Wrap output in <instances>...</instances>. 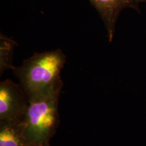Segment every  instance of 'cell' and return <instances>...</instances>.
Wrapping results in <instances>:
<instances>
[{"label":"cell","mask_w":146,"mask_h":146,"mask_svg":"<svg viewBox=\"0 0 146 146\" xmlns=\"http://www.w3.org/2000/svg\"><path fill=\"white\" fill-rule=\"evenodd\" d=\"M66 62L62 50L35 53L22 65L14 67L13 72L27 95L40 91L60 80Z\"/></svg>","instance_id":"2"},{"label":"cell","mask_w":146,"mask_h":146,"mask_svg":"<svg viewBox=\"0 0 146 146\" xmlns=\"http://www.w3.org/2000/svg\"><path fill=\"white\" fill-rule=\"evenodd\" d=\"M44 146H50V143H47V144H46V145H45Z\"/></svg>","instance_id":"8"},{"label":"cell","mask_w":146,"mask_h":146,"mask_svg":"<svg viewBox=\"0 0 146 146\" xmlns=\"http://www.w3.org/2000/svg\"><path fill=\"white\" fill-rule=\"evenodd\" d=\"M96 9L107 30L108 37L112 42L116 24L120 13L127 8H132L139 12V0H89Z\"/></svg>","instance_id":"4"},{"label":"cell","mask_w":146,"mask_h":146,"mask_svg":"<svg viewBox=\"0 0 146 146\" xmlns=\"http://www.w3.org/2000/svg\"><path fill=\"white\" fill-rule=\"evenodd\" d=\"M17 43L3 33L0 36V72L1 74L5 70H13L15 66L12 65L14 47Z\"/></svg>","instance_id":"6"},{"label":"cell","mask_w":146,"mask_h":146,"mask_svg":"<svg viewBox=\"0 0 146 146\" xmlns=\"http://www.w3.org/2000/svg\"><path fill=\"white\" fill-rule=\"evenodd\" d=\"M28 106V96L20 84L6 79L0 83V123H21Z\"/></svg>","instance_id":"3"},{"label":"cell","mask_w":146,"mask_h":146,"mask_svg":"<svg viewBox=\"0 0 146 146\" xmlns=\"http://www.w3.org/2000/svg\"><path fill=\"white\" fill-rule=\"evenodd\" d=\"M63 87L56 83L28 96V106L22 122L24 133L32 146H44L56 133L60 124L58 102Z\"/></svg>","instance_id":"1"},{"label":"cell","mask_w":146,"mask_h":146,"mask_svg":"<svg viewBox=\"0 0 146 146\" xmlns=\"http://www.w3.org/2000/svg\"><path fill=\"white\" fill-rule=\"evenodd\" d=\"M0 146H32L21 123H0Z\"/></svg>","instance_id":"5"},{"label":"cell","mask_w":146,"mask_h":146,"mask_svg":"<svg viewBox=\"0 0 146 146\" xmlns=\"http://www.w3.org/2000/svg\"><path fill=\"white\" fill-rule=\"evenodd\" d=\"M139 2H145L146 3V0H139Z\"/></svg>","instance_id":"7"}]
</instances>
